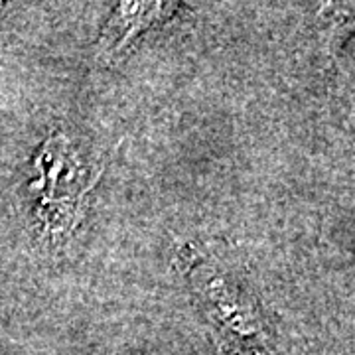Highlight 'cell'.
I'll return each mask as SVG.
<instances>
[{
  "label": "cell",
  "instance_id": "6da1fadb",
  "mask_svg": "<svg viewBox=\"0 0 355 355\" xmlns=\"http://www.w3.org/2000/svg\"><path fill=\"white\" fill-rule=\"evenodd\" d=\"M36 164L42 174L30 184V191L42 193L38 216L44 223V237L51 247H58L79 223L81 200L97 184L99 174L81 166L64 135H55L44 144Z\"/></svg>",
  "mask_w": 355,
  "mask_h": 355
},
{
  "label": "cell",
  "instance_id": "277c9868",
  "mask_svg": "<svg viewBox=\"0 0 355 355\" xmlns=\"http://www.w3.org/2000/svg\"><path fill=\"white\" fill-rule=\"evenodd\" d=\"M223 355H251V354H247V352L237 354V352H233V349H229V347H223Z\"/></svg>",
  "mask_w": 355,
  "mask_h": 355
},
{
  "label": "cell",
  "instance_id": "3957f363",
  "mask_svg": "<svg viewBox=\"0 0 355 355\" xmlns=\"http://www.w3.org/2000/svg\"><path fill=\"white\" fill-rule=\"evenodd\" d=\"M198 277L200 286L207 292L209 304H214L217 316L221 318L225 326L239 334H257L261 330L254 308L247 302V298H243L239 291H235L233 284H229L227 280L214 270H202L198 272Z\"/></svg>",
  "mask_w": 355,
  "mask_h": 355
},
{
  "label": "cell",
  "instance_id": "7a4b0ae2",
  "mask_svg": "<svg viewBox=\"0 0 355 355\" xmlns=\"http://www.w3.org/2000/svg\"><path fill=\"white\" fill-rule=\"evenodd\" d=\"M176 10L172 2H121L103 28L95 55L103 64H113L128 46L154 24L170 18Z\"/></svg>",
  "mask_w": 355,
  "mask_h": 355
}]
</instances>
